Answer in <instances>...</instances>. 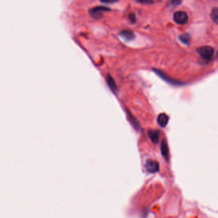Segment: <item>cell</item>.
Segmentation results:
<instances>
[{
  "label": "cell",
  "instance_id": "6da1fadb",
  "mask_svg": "<svg viewBox=\"0 0 218 218\" xmlns=\"http://www.w3.org/2000/svg\"><path fill=\"white\" fill-rule=\"evenodd\" d=\"M198 52L200 55V57L205 60L209 61L210 60L214 53V49L211 46H201L199 47L197 49Z\"/></svg>",
  "mask_w": 218,
  "mask_h": 218
},
{
  "label": "cell",
  "instance_id": "7a4b0ae2",
  "mask_svg": "<svg viewBox=\"0 0 218 218\" xmlns=\"http://www.w3.org/2000/svg\"><path fill=\"white\" fill-rule=\"evenodd\" d=\"M174 21L181 25H184L187 23L189 18L187 13L184 11H177L173 14Z\"/></svg>",
  "mask_w": 218,
  "mask_h": 218
},
{
  "label": "cell",
  "instance_id": "3957f363",
  "mask_svg": "<svg viewBox=\"0 0 218 218\" xmlns=\"http://www.w3.org/2000/svg\"><path fill=\"white\" fill-rule=\"evenodd\" d=\"M145 167L146 170L151 173H155L159 170V162L153 160L146 161Z\"/></svg>",
  "mask_w": 218,
  "mask_h": 218
},
{
  "label": "cell",
  "instance_id": "277c9868",
  "mask_svg": "<svg viewBox=\"0 0 218 218\" xmlns=\"http://www.w3.org/2000/svg\"><path fill=\"white\" fill-rule=\"evenodd\" d=\"M154 71L159 76H160L162 79H164L165 81H166L167 83H170L171 85H177V86H179V85H183L182 83L180 82V81H176L173 78H170L169 76H166L164 72L161 71H159L158 69H153Z\"/></svg>",
  "mask_w": 218,
  "mask_h": 218
},
{
  "label": "cell",
  "instance_id": "5b68a950",
  "mask_svg": "<svg viewBox=\"0 0 218 218\" xmlns=\"http://www.w3.org/2000/svg\"><path fill=\"white\" fill-rule=\"evenodd\" d=\"M105 11H110V9L103 6H99L96 7L92 8L90 10V13L95 19H100L101 17V13L100 12H105Z\"/></svg>",
  "mask_w": 218,
  "mask_h": 218
},
{
  "label": "cell",
  "instance_id": "8992f818",
  "mask_svg": "<svg viewBox=\"0 0 218 218\" xmlns=\"http://www.w3.org/2000/svg\"><path fill=\"white\" fill-rule=\"evenodd\" d=\"M148 136L151 139V140L154 143H157L159 140V136H160V132L157 130H151L150 129L148 131Z\"/></svg>",
  "mask_w": 218,
  "mask_h": 218
},
{
  "label": "cell",
  "instance_id": "52a82bcc",
  "mask_svg": "<svg viewBox=\"0 0 218 218\" xmlns=\"http://www.w3.org/2000/svg\"><path fill=\"white\" fill-rule=\"evenodd\" d=\"M120 36L126 41H131L135 38V35L131 30H123L120 33Z\"/></svg>",
  "mask_w": 218,
  "mask_h": 218
},
{
  "label": "cell",
  "instance_id": "ba28073f",
  "mask_svg": "<svg viewBox=\"0 0 218 218\" xmlns=\"http://www.w3.org/2000/svg\"><path fill=\"white\" fill-rule=\"evenodd\" d=\"M161 152L162 156L165 158L166 161H168L169 157V150L168 145L165 140H162L161 143Z\"/></svg>",
  "mask_w": 218,
  "mask_h": 218
},
{
  "label": "cell",
  "instance_id": "9c48e42d",
  "mask_svg": "<svg viewBox=\"0 0 218 218\" xmlns=\"http://www.w3.org/2000/svg\"><path fill=\"white\" fill-rule=\"evenodd\" d=\"M169 118L165 113H161L157 117V122L162 127H165L168 123Z\"/></svg>",
  "mask_w": 218,
  "mask_h": 218
},
{
  "label": "cell",
  "instance_id": "30bf717a",
  "mask_svg": "<svg viewBox=\"0 0 218 218\" xmlns=\"http://www.w3.org/2000/svg\"><path fill=\"white\" fill-rule=\"evenodd\" d=\"M106 80H107V85H109V87H110V88L113 91V92H116L117 91V86L115 82V81L114 79H113V77L110 76V75H107V77L106 78Z\"/></svg>",
  "mask_w": 218,
  "mask_h": 218
},
{
  "label": "cell",
  "instance_id": "8fae6325",
  "mask_svg": "<svg viewBox=\"0 0 218 218\" xmlns=\"http://www.w3.org/2000/svg\"><path fill=\"white\" fill-rule=\"evenodd\" d=\"M179 39L183 44L186 45H189L191 41V36L189 33H186L182 35H181L179 37Z\"/></svg>",
  "mask_w": 218,
  "mask_h": 218
},
{
  "label": "cell",
  "instance_id": "7c38bea8",
  "mask_svg": "<svg viewBox=\"0 0 218 218\" xmlns=\"http://www.w3.org/2000/svg\"><path fill=\"white\" fill-rule=\"evenodd\" d=\"M211 18L212 21L216 22V24L217 23V20H218V9L217 7L214 8L212 10L211 12Z\"/></svg>",
  "mask_w": 218,
  "mask_h": 218
},
{
  "label": "cell",
  "instance_id": "4fadbf2b",
  "mask_svg": "<svg viewBox=\"0 0 218 218\" xmlns=\"http://www.w3.org/2000/svg\"><path fill=\"white\" fill-rule=\"evenodd\" d=\"M127 114H128V116H129V119L131 120V122L132 123V126L135 127V129H138L140 128V126H139L138 123L137 122V121H136V120L134 118V117L132 116V115H131V113H129V112H128Z\"/></svg>",
  "mask_w": 218,
  "mask_h": 218
},
{
  "label": "cell",
  "instance_id": "5bb4252c",
  "mask_svg": "<svg viewBox=\"0 0 218 218\" xmlns=\"http://www.w3.org/2000/svg\"><path fill=\"white\" fill-rule=\"evenodd\" d=\"M129 21L132 22V23H134L136 22V16L134 13H129Z\"/></svg>",
  "mask_w": 218,
  "mask_h": 218
},
{
  "label": "cell",
  "instance_id": "9a60e30c",
  "mask_svg": "<svg viewBox=\"0 0 218 218\" xmlns=\"http://www.w3.org/2000/svg\"><path fill=\"white\" fill-rule=\"evenodd\" d=\"M137 2L140 3H144V4H151L153 3V2L149 1V0H146V1H143V0H141V1H137Z\"/></svg>",
  "mask_w": 218,
  "mask_h": 218
},
{
  "label": "cell",
  "instance_id": "2e32d148",
  "mask_svg": "<svg viewBox=\"0 0 218 218\" xmlns=\"http://www.w3.org/2000/svg\"><path fill=\"white\" fill-rule=\"evenodd\" d=\"M116 2L115 1H105V2H102L101 1V3H115Z\"/></svg>",
  "mask_w": 218,
  "mask_h": 218
}]
</instances>
